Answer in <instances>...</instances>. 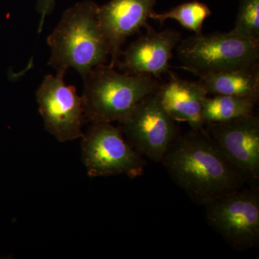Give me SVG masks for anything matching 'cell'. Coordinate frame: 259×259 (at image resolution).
I'll return each mask as SVG.
<instances>
[{
	"label": "cell",
	"mask_w": 259,
	"mask_h": 259,
	"mask_svg": "<svg viewBox=\"0 0 259 259\" xmlns=\"http://www.w3.org/2000/svg\"><path fill=\"white\" fill-rule=\"evenodd\" d=\"M161 163L197 205L246 186L204 128L179 135Z\"/></svg>",
	"instance_id": "obj_1"
},
{
	"label": "cell",
	"mask_w": 259,
	"mask_h": 259,
	"mask_svg": "<svg viewBox=\"0 0 259 259\" xmlns=\"http://www.w3.org/2000/svg\"><path fill=\"white\" fill-rule=\"evenodd\" d=\"M98 7L93 1L80 2L64 12L47 38L49 66L72 68L83 79L94 68L106 64L110 49L97 20Z\"/></svg>",
	"instance_id": "obj_2"
},
{
	"label": "cell",
	"mask_w": 259,
	"mask_h": 259,
	"mask_svg": "<svg viewBox=\"0 0 259 259\" xmlns=\"http://www.w3.org/2000/svg\"><path fill=\"white\" fill-rule=\"evenodd\" d=\"M110 65H99L83 81L85 117L89 122L122 123L145 97L156 93V78L115 71Z\"/></svg>",
	"instance_id": "obj_3"
},
{
	"label": "cell",
	"mask_w": 259,
	"mask_h": 259,
	"mask_svg": "<svg viewBox=\"0 0 259 259\" xmlns=\"http://www.w3.org/2000/svg\"><path fill=\"white\" fill-rule=\"evenodd\" d=\"M182 67L199 78L258 64L259 42L228 32L194 34L176 48Z\"/></svg>",
	"instance_id": "obj_4"
},
{
	"label": "cell",
	"mask_w": 259,
	"mask_h": 259,
	"mask_svg": "<svg viewBox=\"0 0 259 259\" xmlns=\"http://www.w3.org/2000/svg\"><path fill=\"white\" fill-rule=\"evenodd\" d=\"M207 224L233 249L245 251L259 245V186H248L204 204Z\"/></svg>",
	"instance_id": "obj_5"
},
{
	"label": "cell",
	"mask_w": 259,
	"mask_h": 259,
	"mask_svg": "<svg viewBox=\"0 0 259 259\" xmlns=\"http://www.w3.org/2000/svg\"><path fill=\"white\" fill-rule=\"evenodd\" d=\"M81 158L90 178L141 177L147 162L126 141L120 126L91 122L81 138Z\"/></svg>",
	"instance_id": "obj_6"
},
{
	"label": "cell",
	"mask_w": 259,
	"mask_h": 259,
	"mask_svg": "<svg viewBox=\"0 0 259 259\" xmlns=\"http://www.w3.org/2000/svg\"><path fill=\"white\" fill-rule=\"evenodd\" d=\"M68 69H59L55 76L48 74L36 91L39 113L46 131L59 142L81 139L85 117L82 97L64 78Z\"/></svg>",
	"instance_id": "obj_7"
},
{
	"label": "cell",
	"mask_w": 259,
	"mask_h": 259,
	"mask_svg": "<svg viewBox=\"0 0 259 259\" xmlns=\"http://www.w3.org/2000/svg\"><path fill=\"white\" fill-rule=\"evenodd\" d=\"M126 141L143 157L161 163L180 130L155 95L145 97L120 124Z\"/></svg>",
	"instance_id": "obj_8"
},
{
	"label": "cell",
	"mask_w": 259,
	"mask_h": 259,
	"mask_svg": "<svg viewBox=\"0 0 259 259\" xmlns=\"http://www.w3.org/2000/svg\"><path fill=\"white\" fill-rule=\"evenodd\" d=\"M204 130L246 186H259V118L244 116L204 125Z\"/></svg>",
	"instance_id": "obj_9"
},
{
	"label": "cell",
	"mask_w": 259,
	"mask_h": 259,
	"mask_svg": "<svg viewBox=\"0 0 259 259\" xmlns=\"http://www.w3.org/2000/svg\"><path fill=\"white\" fill-rule=\"evenodd\" d=\"M144 35L131 44L123 53V59L116 66L124 73L161 77L169 71L174 51L182 40L180 32L167 28L157 31L149 25Z\"/></svg>",
	"instance_id": "obj_10"
},
{
	"label": "cell",
	"mask_w": 259,
	"mask_h": 259,
	"mask_svg": "<svg viewBox=\"0 0 259 259\" xmlns=\"http://www.w3.org/2000/svg\"><path fill=\"white\" fill-rule=\"evenodd\" d=\"M156 0H110L99 6L97 20L110 45V66L115 67L122 54V44L148 25Z\"/></svg>",
	"instance_id": "obj_11"
},
{
	"label": "cell",
	"mask_w": 259,
	"mask_h": 259,
	"mask_svg": "<svg viewBox=\"0 0 259 259\" xmlns=\"http://www.w3.org/2000/svg\"><path fill=\"white\" fill-rule=\"evenodd\" d=\"M168 81L155 93L162 107L176 122H187L191 129L203 130L202 110L207 92L200 80L189 81L168 71Z\"/></svg>",
	"instance_id": "obj_12"
},
{
	"label": "cell",
	"mask_w": 259,
	"mask_h": 259,
	"mask_svg": "<svg viewBox=\"0 0 259 259\" xmlns=\"http://www.w3.org/2000/svg\"><path fill=\"white\" fill-rule=\"evenodd\" d=\"M207 95L259 97V65L205 75L199 78Z\"/></svg>",
	"instance_id": "obj_13"
},
{
	"label": "cell",
	"mask_w": 259,
	"mask_h": 259,
	"mask_svg": "<svg viewBox=\"0 0 259 259\" xmlns=\"http://www.w3.org/2000/svg\"><path fill=\"white\" fill-rule=\"evenodd\" d=\"M258 99L231 95H207L202 110L204 125L253 115Z\"/></svg>",
	"instance_id": "obj_14"
},
{
	"label": "cell",
	"mask_w": 259,
	"mask_h": 259,
	"mask_svg": "<svg viewBox=\"0 0 259 259\" xmlns=\"http://www.w3.org/2000/svg\"><path fill=\"white\" fill-rule=\"evenodd\" d=\"M212 15V11L204 3L198 1L188 2L177 5L168 11L157 13L153 11L150 19L159 22L161 25L167 20H176L182 26L194 32H202L204 21Z\"/></svg>",
	"instance_id": "obj_15"
},
{
	"label": "cell",
	"mask_w": 259,
	"mask_h": 259,
	"mask_svg": "<svg viewBox=\"0 0 259 259\" xmlns=\"http://www.w3.org/2000/svg\"><path fill=\"white\" fill-rule=\"evenodd\" d=\"M233 34L259 42V0H241Z\"/></svg>",
	"instance_id": "obj_16"
}]
</instances>
